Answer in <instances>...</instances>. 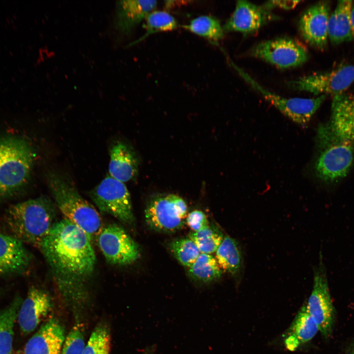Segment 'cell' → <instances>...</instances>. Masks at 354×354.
I'll list each match as a JSON object with an SVG mask.
<instances>
[{"instance_id": "cell-19", "label": "cell", "mask_w": 354, "mask_h": 354, "mask_svg": "<svg viewBox=\"0 0 354 354\" xmlns=\"http://www.w3.org/2000/svg\"><path fill=\"white\" fill-rule=\"evenodd\" d=\"M138 172V161L130 148L118 143L111 148L109 165L110 176L122 182L133 179Z\"/></svg>"}, {"instance_id": "cell-5", "label": "cell", "mask_w": 354, "mask_h": 354, "mask_svg": "<svg viewBox=\"0 0 354 354\" xmlns=\"http://www.w3.org/2000/svg\"><path fill=\"white\" fill-rule=\"evenodd\" d=\"M35 157L31 145L16 136L0 138V198L12 195L30 178Z\"/></svg>"}, {"instance_id": "cell-28", "label": "cell", "mask_w": 354, "mask_h": 354, "mask_svg": "<svg viewBox=\"0 0 354 354\" xmlns=\"http://www.w3.org/2000/svg\"><path fill=\"white\" fill-rule=\"evenodd\" d=\"M170 249L176 259L183 266L189 267L201 254L195 243L189 237L173 240Z\"/></svg>"}, {"instance_id": "cell-29", "label": "cell", "mask_w": 354, "mask_h": 354, "mask_svg": "<svg viewBox=\"0 0 354 354\" xmlns=\"http://www.w3.org/2000/svg\"><path fill=\"white\" fill-rule=\"evenodd\" d=\"M110 342L108 328L103 324H99L92 331L83 354H109Z\"/></svg>"}, {"instance_id": "cell-20", "label": "cell", "mask_w": 354, "mask_h": 354, "mask_svg": "<svg viewBox=\"0 0 354 354\" xmlns=\"http://www.w3.org/2000/svg\"><path fill=\"white\" fill-rule=\"evenodd\" d=\"M319 331L317 324L304 305L298 312L286 334L284 344L293 351L300 345L312 340Z\"/></svg>"}, {"instance_id": "cell-16", "label": "cell", "mask_w": 354, "mask_h": 354, "mask_svg": "<svg viewBox=\"0 0 354 354\" xmlns=\"http://www.w3.org/2000/svg\"><path fill=\"white\" fill-rule=\"evenodd\" d=\"M65 338L64 326L51 318L27 342L24 354H60Z\"/></svg>"}, {"instance_id": "cell-4", "label": "cell", "mask_w": 354, "mask_h": 354, "mask_svg": "<svg viewBox=\"0 0 354 354\" xmlns=\"http://www.w3.org/2000/svg\"><path fill=\"white\" fill-rule=\"evenodd\" d=\"M47 182L56 204L64 218L84 231L91 241L96 239L103 226L95 208L80 195L70 181L61 176L50 173Z\"/></svg>"}, {"instance_id": "cell-1", "label": "cell", "mask_w": 354, "mask_h": 354, "mask_svg": "<svg viewBox=\"0 0 354 354\" xmlns=\"http://www.w3.org/2000/svg\"><path fill=\"white\" fill-rule=\"evenodd\" d=\"M39 248L55 273L66 279L60 287L62 294L78 292L72 283L89 275L94 268L96 257L90 238L65 218L54 224Z\"/></svg>"}, {"instance_id": "cell-6", "label": "cell", "mask_w": 354, "mask_h": 354, "mask_svg": "<svg viewBox=\"0 0 354 354\" xmlns=\"http://www.w3.org/2000/svg\"><path fill=\"white\" fill-rule=\"evenodd\" d=\"M229 63L238 74L253 88L282 113L293 121L305 126L325 100L326 96L321 95L315 98H285L265 89L249 74L228 58Z\"/></svg>"}, {"instance_id": "cell-25", "label": "cell", "mask_w": 354, "mask_h": 354, "mask_svg": "<svg viewBox=\"0 0 354 354\" xmlns=\"http://www.w3.org/2000/svg\"><path fill=\"white\" fill-rule=\"evenodd\" d=\"M222 270L214 256L201 253L194 264L189 267V276L196 281L209 283L219 279Z\"/></svg>"}, {"instance_id": "cell-22", "label": "cell", "mask_w": 354, "mask_h": 354, "mask_svg": "<svg viewBox=\"0 0 354 354\" xmlns=\"http://www.w3.org/2000/svg\"><path fill=\"white\" fill-rule=\"evenodd\" d=\"M215 258L222 270L235 277L241 275L243 267L241 252L237 241L226 236L216 251Z\"/></svg>"}, {"instance_id": "cell-31", "label": "cell", "mask_w": 354, "mask_h": 354, "mask_svg": "<svg viewBox=\"0 0 354 354\" xmlns=\"http://www.w3.org/2000/svg\"><path fill=\"white\" fill-rule=\"evenodd\" d=\"M186 223L193 232H198L209 226L206 214L199 210L190 212L186 216Z\"/></svg>"}, {"instance_id": "cell-2", "label": "cell", "mask_w": 354, "mask_h": 354, "mask_svg": "<svg viewBox=\"0 0 354 354\" xmlns=\"http://www.w3.org/2000/svg\"><path fill=\"white\" fill-rule=\"evenodd\" d=\"M332 97L329 119L318 129V146L332 156L354 164V92Z\"/></svg>"}, {"instance_id": "cell-3", "label": "cell", "mask_w": 354, "mask_h": 354, "mask_svg": "<svg viewBox=\"0 0 354 354\" xmlns=\"http://www.w3.org/2000/svg\"><path fill=\"white\" fill-rule=\"evenodd\" d=\"M56 216L53 203L46 197H40L11 205L6 222L13 236L39 248L55 223Z\"/></svg>"}, {"instance_id": "cell-8", "label": "cell", "mask_w": 354, "mask_h": 354, "mask_svg": "<svg viewBox=\"0 0 354 354\" xmlns=\"http://www.w3.org/2000/svg\"><path fill=\"white\" fill-rule=\"evenodd\" d=\"M249 55L281 69L300 66L309 58L305 47L297 40L287 37L261 42L251 48Z\"/></svg>"}, {"instance_id": "cell-15", "label": "cell", "mask_w": 354, "mask_h": 354, "mask_svg": "<svg viewBox=\"0 0 354 354\" xmlns=\"http://www.w3.org/2000/svg\"><path fill=\"white\" fill-rule=\"evenodd\" d=\"M51 296L43 289L31 287L22 301L17 321L21 331L25 335L32 332L51 311Z\"/></svg>"}, {"instance_id": "cell-9", "label": "cell", "mask_w": 354, "mask_h": 354, "mask_svg": "<svg viewBox=\"0 0 354 354\" xmlns=\"http://www.w3.org/2000/svg\"><path fill=\"white\" fill-rule=\"evenodd\" d=\"M187 206L181 197L169 194L150 200L145 212L146 222L151 229L162 232H173L184 224Z\"/></svg>"}, {"instance_id": "cell-7", "label": "cell", "mask_w": 354, "mask_h": 354, "mask_svg": "<svg viewBox=\"0 0 354 354\" xmlns=\"http://www.w3.org/2000/svg\"><path fill=\"white\" fill-rule=\"evenodd\" d=\"M90 197L101 212L124 223H133L130 195L123 182L107 176L90 191Z\"/></svg>"}, {"instance_id": "cell-35", "label": "cell", "mask_w": 354, "mask_h": 354, "mask_svg": "<svg viewBox=\"0 0 354 354\" xmlns=\"http://www.w3.org/2000/svg\"><path fill=\"white\" fill-rule=\"evenodd\" d=\"M12 354V353H11V354Z\"/></svg>"}, {"instance_id": "cell-30", "label": "cell", "mask_w": 354, "mask_h": 354, "mask_svg": "<svg viewBox=\"0 0 354 354\" xmlns=\"http://www.w3.org/2000/svg\"><path fill=\"white\" fill-rule=\"evenodd\" d=\"M85 346L83 326L78 323L65 337L60 354H83Z\"/></svg>"}, {"instance_id": "cell-32", "label": "cell", "mask_w": 354, "mask_h": 354, "mask_svg": "<svg viewBox=\"0 0 354 354\" xmlns=\"http://www.w3.org/2000/svg\"><path fill=\"white\" fill-rule=\"evenodd\" d=\"M300 2V0H269L263 5L269 10L276 7L289 10L295 8Z\"/></svg>"}, {"instance_id": "cell-18", "label": "cell", "mask_w": 354, "mask_h": 354, "mask_svg": "<svg viewBox=\"0 0 354 354\" xmlns=\"http://www.w3.org/2000/svg\"><path fill=\"white\" fill-rule=\"evenodd\" d=\"M157 5L156 0H128L117 2L114 27L122 35L130 34Z\"/></svg>"}, {"instance_id": "cell-14", "label": "cell", "mask_w": 354, "mask_h": 354, "mask_svg": "<svg viewBox=\"0 0 354 354\" xmlns=\"http://www.w3.org/2000/svg\"><path fill=\"white\" fill-rule=\"evenodd\" d=\"M279 19L271 10L246 0H237L232 14L223 28L224 31L246 35L255 32L268 23Z\"/></svg>"}, {"instance_id": "cell-24", "label": "cell", "mask_w": 354, "mask_h": 354, "mask_svg": "<svg viewBox=\"0 0 354 354\" xmlns=\"http://www.w3.org/2000/svg\"><path fill=\"white\" fill-rule=\"evenodd\" d=\"M182 28L192 33L217 44L224 35V30L220 21L210 15H202L192 19L189 24Z\"/></svg>"}, {"instance_id": "cell-12", "label": "cell", "mask_w": 354, "mask_h": 354, "mask_svg": "<svg viewBox=\"0 0 354 354\" xmlns=\"http://www.w3.org/2000/svg\"><path fill=\"white\" fill-rule=\"evenodd\" d=\"M96 240L104 257L111 264L130 265L140 256L136 242L121 227L115 223L103 227Z\"/></svg>"}, {"instance_id": "cell-13", "label": "cell", "mask_w": 354, "mask_h": 354, "mask_svg": "<svg viewBox=\"0 0 354 354\" xmlns=\"http://www.w3.org/2000/svg\"><path fill=\"white\" fill-rule=\"evenodd\" d=\"M329 11V1H320L307 8L299 19L301 37L307 43L319 50L324 49L327 43Z\"/></svg>"}, {"instance_id": "cell-11", "label": "cell", "mask_w": 354, "mask_h": 354, "mask_svg": "<svg viewBox=\"0 0 354 354\" xmlns=\"http://www.w3.org/2000/svg\"><path fill=\"white\" fill-rule=\"evenodd\" d=\"M354 82V65H346L330 71L314 73L288 83L292 89L318 96L344 93Z\"/></svg>"}, {"instance_id": "cell-10", "label": "cell", "mask_w": 354, "mask_h": 354, "mask_svg": "<svg viewBox=\"0 0 354 354\" xmlns=\"http://www.w3.org/2000/svg\"><path fill=\"white\" fill-rule=\"evenodd\" d=\"M305 305L322 336L325 338H329L333 327L334 308L325 269L322 260L315 269L313 289Z\"/></svg>"}, {"instance_id": "cell-26", "label": "cell", "mask_w": 354, "mask_h": 354, "mask_svg": "<svg viewBox=\"0 0 354 354\" xmlns=\"http://www.w3.org/2000/svg\"><path fill=\"white\" fill-rule=\"evenodd\" d=\"M145 34L134 42L138 43L148 36L158 32L172 31L176 29L178 24L171 14L165 11L150 12L145 18Z\"/></svg>"}, {"instance_id": "cell-33", "label": "cell", "mask_w": 354, "mask_h": 354, "mask_svg": "<svg viewBox=\"0 0 354 354\" xmlns=\"http://www.w3.org/2000/svg\"><path fill=\"white\" fill-rule=\"evenodd\" d=\"M351 23L353 35V39L354 40V3H353L351 11Z\"/></svg>"}, {"instance_id": "cell-21", "label": "cell", "mask_w": 354, "mask_h": 354, "mask_svg": "<svg viewBox=\"0 0 354 354\" xmlns=\"http://www.w3.org/2000/svg\"><path fill=\"white\" fill-rule=\"evenodd\" d=\"M352 0H339L328 22V38L338 45L353 39L351 23Z\"/></svg>"}, {"instance_id": "cell-23", "label": "cell", "mask_w": 354, "mask_h": 354, "mask_svg": "<svg viewBox=\"0 0 354 354\" xmlns=\"http://www.w3.org/2000/svg\"><path fill=\"white\" fill-rule=\"evenodd\" d=\"M22 301L20 297L16 296L0 310V354L12 353L14 327Z\"/></svg>"}, {"instance_id": "cell-27", "label": "cell", "mask_w": 354, "mask_h": 354, "mask_svg": "<svg viewBox=\"0 0 354 354\" xmlns=\"http://www.w3.org/2000/svg\"><path fill=\"white\" fill-rule=\"evenodd\" d=\"M188 237L195 243L201 253L206 254L216 252L224 238L219 231L209 225L198 232L190 233Z\"/></svg>"}, {"instance_id": "cell-17", "label": "cell", "mask_w": 354, "mask_h": 354, "mask_svg": "<svg viewBox=\"0 0 354 354\" xmlns=\"http://www.w3.org/2000/svg\"><path fill=\"white\" fill-rule=\"evenodd\" d=\"M31 260L23 242L13 236L0 234V276L24 272Z\"/></svg>"}, {"instance_id": "cell-34", "label": "cell", "mask_w": 354, "mask_h": 354, "mask_svg": "<svg viewBox=\"0 0 354 354\" xmlns=\"http://www.w3.org/2000/svg\"><path fill=\"white\" fill-rule=\"evenodd\" d=\"M350 354H354V344L353 346L352 347V348H351V350Z\"/></svg>"}]
</instances>
